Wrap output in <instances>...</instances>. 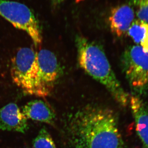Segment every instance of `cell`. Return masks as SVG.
I'll return each instance as SVG.
<instances>
[{"mask_svg": "<svg viewBox=\"0 0 148 148\" xmlns=\"http://www.w3.org/2000/svg\"><path fill=\"white\" fill-rule=\"evenodd\" d=\"M29 129L27 118L15 103L0 108V130L24 133Z\"/></svg>", "mask_w": 148, "mask_h": 148, "instance_id": "cell-7", "label": "cell"}, {"mask_svg": "<svg viewBox=\"0 0 148 148\" xmlns=\"http://www.w3.org/2000/svg\"><path fill=\"white\" fill-rule=\"evenodd\" d=\"M34 148H57L49 132L45 128L40 130L33 141Z\"/></svg>", "mask_w": 148, "mask_h": 148, "instance_id": "cell-12", "label": "cell"}, {"mask_svg": "<svg viewBox=\"0 0 148 148\" xmlns=\"http://www.w3.org/2000/svg\"><path fill=\"white\" fill-rule=\"evenodd\" d=\"M0 16L16 29L27 32L36 47L41 44L42 36L38 21L27 5L14 1L0 0Z\"/></svg>", "mask_w": 148, "mask_h": 148, "instance_id": "cell-5", "label": "cell"}, {"mask_svg": "<svg viewBox=\"0 0 148 148\" xmlns=\"http://www.w3.org/2000/svg\"><path fill=\"white\" fill-rule=\"evenodd\" d=\"M121 65L133 95H148V53L139 45L127 47L122 54Z\"/></svg>", "mask_w": 148, "mask_h": 148, "instance_id": "cell-4", "label": "cell"}, {"mask_svg": "<svg viewBox=\"0 0 148 148\" xmlns=\"http://www.w3.org/2000/svg\"><path fill=\"white\" fill-rule=\"evenodd\" d=\"M127 35L134 42L141 46L148 39V23L139 18L134 20L130 27Z\"/></svg>", "mask_w": 148, "mask_h": 148, "instance_id": "cell-11", "label": "cell"}, {"mask_svg": "<svg viewBox=\"0 0 148 148\" xmlns=\"http://www.w3.org/2000/svg\"><path fill=\"white\" fill-rule=\"evenodd\" d=\"M130 4L135 8L138 18L148 23V0H130Z\"/></svg>", "mask_w": 148, "mask_h": 148, "instance_id": "cell-13", "label": "cell"}, {"mask_svg": "<svg viewBox=\"0 0 148 148\" xmlns=\"http://www.w3.org/2000/svg\"><path fill=\"white\" fill-rule=\"evenodd\" d=\"M130 104L135 119L136 130L144 148H148V107L138 96L132 95Z\"/></svg>", "mask_w": 148, "mask_h": 148, "instance_id": "cell-9", "label": "cell"}, {"mask_svg": "<svg viewBox=\"0 0 148 148\" xmlns=\"http://www.w3.org/2000/svg\"><path fill=\"white\" fill-rule=\"evenodd\" d=\"M68 131L75 148H122L115 114L110 109L88 106L74 114Z\"/></svg>", "mask_w": 148, "mask_h": 148, "instance_id": "cell-1", "label": "cell"}, {"mask_svg": "<svg viewBox=\"0 0 148 148\" xmlns=\"http://www.w3.org/2000/svg\"><path fill=\"white\" fill-rule=\"evenodd\" d=\"M135 12L130 4H124L114 8L111 10L109 18L111 31L118 37L126 36L135 20Z\"/></svg>", "mask_w": 148, "mask_h": 148, "instance_id": "cell-8", "label": "cell"}, {"mask_svg": "<svg viewBox=\"0 0 148 148\" xmlns=\"http://www.w3.org/2000/svg\"><path fill=\"white\" fill-rule=\"evenodd\" d=\"M11 75L13 82L24 93L37 97L49 95L43 87L38 74L37 52L22 48L12 60Z\"/></svg>", "mask_w": 148, "mask_h": 148, "instance_id": "cell-3", "label": "cell"}, {"mask_svg": "<svg viewBox=\"0 0 148 148\" xmlns=\"http://www.w3.org/2000/svg\"><path fill=\"white\" fill-rule=\"evenodd\" d=\"M51 1L54 4L58 5L63 2L64 0H51Z\"/></svg>", "mask_w": 148, "mask_h": 148, "instance_id": "cell-14", "label": "cell"}, {"mask_svg": "<svg viewBox=\"0 0 148 148\" xmlns=\"http://www.w3.org/2000/svg\"><path fill=\"white\" fill-rule=\"evenodd\" d=\"M22 112L27 119H31L53 125L56 114L53 109L48 103L42 100H34L23 107Z\"/></svg>", "mask_w": 148, "mask_h": 148, "instance_id": "cell-10", "label": "cell"}, {"mask_svg": "<svg viewBox=\"0 0 148 148\" xmlns=\"http://www.w3.org/2000/svg\"><path fill=\"white\" fill-rule=\"evenodd\" d=\"M76 42L80 67L104 86L120 105L126 107L130 102L129 96L117 78L102 48L80 36L77 37Z\"/></svg>", "mask_w": 148, "mask_h": 148, "instance_id": "cell-2", "label": "cell"}, {"mask_svg": "<svg viewBox=\"0 0 148 148\" xmlns=\"http://www.w3.org/2000/svg\"><path fill=\"white\" fill-rule=\"evenodd\" d=\"M40 79L43 87L50 95L60 73L57 58L50 51L42 49L37 52Z\"/></svg>", "mask_w": 148, "mask_h": 148, "instance_id": "cell-6", "label": "cell"}]
</instances>
